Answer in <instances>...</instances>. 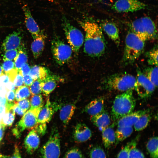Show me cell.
<instances>
[{"instance_id": "obj_33", "label": "cell", "mask_w": 158, "mask_h": 158, "mask_svg": "<svg viewBox=\"0 0 158 158\" xmlns=\"http://www.w3.org/2000/svg\"><path fill=\"white\" fill-rule=\"evenodd\" d=\"M31 95L29 87L25 85H22L15 90V99L16 101H18L27 99L30 97Z\"/></svg>"}, {"instance_id": "obj_11", "label": "cell", "mask_w": 158, "mask_h": 158, "mask_svg": "<svg viewBox=\"0 0 158 158\" xmlns=\"http://www.w3.org/2000/svg\"><path fill=\"white\" fill-rule=\"evenodd\" d=\"M42 108L29 109L16 124L23 130L25 129H33L38 123V116Z\"/></svg>"}, {"instance_id": "obj_56", "label": "cell", "mask_w": 158, "mask_h": 158, "mask_svg": "<svg viewBox=\"0 0 158 158\" xmlns=\"http://www.w3.org/2000/svg\"><path fill=\"white\" fill-rule=\"evenodd\" d=\"M10 156L4 155H3L0 154V158H10Z\"/></svg>"}, {"instance_id": "obj_50", "label": "cell", "mask_w": 158, "mask_h": 158, "mask_svg": "<svg viewBox=\"0 0 158 158\" xmlns=\"http://www.w3.org/2000/svg\"><path fill=\"white\" fill-rule=\"evenodd\" d=\"M23 131V130L22 129L16 124L15 127L12 130L13 135L17 138H19L20 137Z\"/></svg>"}, {"instance_id": "obj_43", "label": "cell", "mask_w": 158, "mask_h": 158, "mask_svg": "<svg viewBox=\"0 0 158 158\" xmlns=\"http://www.w3.org/2000/svg\"><path fill=\"white\" fill-rule=\"evenodd\" d=\"M15 104L20 107L25 112L30 107V101L27 99L16 101Z\"/></svg>"}, {"instance_id": "obj_4", "label": "cell", "mask_w": 158, "mask_h": 158, "mask_svg": "<svg viewBox=\"0 0 158 158\" xmlns=\"http://www.w3.org/2000/svg\"><path fill=\"white\" fill-rule=\"evenodd\" d=\"M136 78L126 73L114 74L105 78L102 83L104 89L125 92L134 89Z\"/></svg>"}, {"instance_id": "obj_25", "label": "cell", "mask_w": 158, "mask_h": 158, "mask_svg": "<svg viewBox=\"0 0 158 158\" xmlns=\"http://www.w3.org/2000/svg\"><path fill=\"white\" fill-rule=\"evenodd\" d=\"M50 74L49 70L44 67L35 65L31 69L29 75L33 79L42 80Z\"/></svg>"}, {"instance_id": "obj_49", "label": "cell", "mask_w": 158, "mask_h": 158, "mask_svg": "<svg viewBox=\"0 0 158 158\" xmlns=\"http://www.w3.org/2000/svg\"><path fill=\"white\" fill-rule=\"evenodd\" d=\"M23 84L28 87H30L35 81L29 74L23 76Z\"/></svg>"}, {"instance_id": "obj_58", "label": "cell", "mask_w": 158, "mask_h": 158, "mask_svg": "<svg viewBox=\"0 0 158 158\" xmlns=\"http://www.w3.org/2000/svg\"><path fill=\"white\" fill-rule=\"evenodd\" d=\"M2 27H3L0 25V28H1Z\"/></svg>"}, {"instance_id": "obj_35", "label": "cell", "mask_w": 158, "mask_h": 158, "mask_svg": "<svg viewBox=\"0 0 158 158\" xmlns=\"http://www.w3.org/2000/svg\"><path fill=\"white\" fill-rule=\"evenodd\" d=\"M147 61L149 65L158 66V49L157 46H155L147 54Z\"/></svg>"}, {"instance_id": "obj_30", "label": "cell", "mask_w": 158, "mask_h": 158, "mask_svg": "<svg viewBox=\"0 0 158 158\" xmlns=\"http://www.w3.org/2000/svg\"><path fill=\"white\" fill-rule=\"evenodd\" d=\"M149 113L141 116L134 124V128L135 130H142L147 126L152 118L151 115Z\"/></svg>"}, {"instance_id": "obj_28", "label": "cell", "mask_w": 158, "mask_h": 158, "mask_svg": "<svg viewBox=\"0 0 158 158\" xmlns=\"http://www.w3.org/2000/svg\"><path fill=\"white\" fill-rule=\"evenodd\" d=\"M158 138L153 137L147 142L146 149L151 158H158Z\"/></svg>"}, {"instance_id": "obj_52", "label": "cell", "mask_w": 158, "mask_h": 158, "mask_svg": "<svg viewBox=\"0 0 158 158\" xmlns=\"http://www.w3.org/2000/svg\"><path fill=\"white\" fill-rule=\"evenodd\" d=\"M10 158H22L17 145H15L14 153L12 156Z\"/></svg>"}, {"instance_id": "obj_27", "label": "cell", "mask_w": 158, "mask_h": 158, "mask_svg": "<svg viewBox=\"0 0 158 158\" xmlns=\"http://www.w3.org/2000/svg\"><path fill=\"white\" fill-rule=\"evenodd\" d=\"M133 131L132 127L123 126L118 127L115 131V144H118L129 137Z\"/></svg>"}, {"instance_id": "obj_26", "label": "cell", "mask_w": 158, "mask_h": 158, "mask_svg": "<svg viewBox=\"0 0 158 158\" xmlns=\"http://www.w3.org/2000/svg\"><path fill=\"white\" fill-rule=\"evenodd\" d=\"M132 31L142 40H147L143 25L140 18L133 21L131 25Z\"/></svg>"}, {"instance_id": "obj_15", "label": "cell", "mask_w": 158, "mask_h": 158, "mask_svg": "<svg viewBox=\"0 0 158 158\" xmlns=\"http://www.w3.org/2000/svg\"><path fill=\"white\" fill-rule=\"evenodd\" d=\"M63 80L59 76L50 74L42 80L41 85L43 94L47 96L55 88L58 83L61 82Z\"/></svg>"}, {"instance_id": "obj_9", "label": "cell", "mask_w": 158, "mask_h": 158, "mask_svg": "<svg viewBox=\"0 0 158 158\" xmlns=\"http://www.w3.org/2000/svg\"><path fill=\"white\" fill-rule=\"evenodd\" d=\"M147 6L146 4L138 0H117L112 8L118 12H129L144 9Z\"/></svg>"}, {"instance_id": "obj_40", "label": "cell", "mask_w": 158, "mask_h": 158, "mask_svg": "<svg viewBox=\"0 0 158 158\" xmlns=\"http://www.w3.org/2000/svg\"><path fill=\"white\" fill-rule=\"evenodd\" d=\"M4 52L3 57L4 61L14 60L18 53V51L17 49L8 50Z\"/></svg>"}, {"instance_id": "obj_39", "label": "cell", "mask_w": 158, "mask_h": 158, "mask_svg": "<svg viewBox=\"0 0 158 158\" xmlns=\"http://www.w3.org/2000/svg\"><path fill=\"white\" fill-rule=\"evenodd\" d=\"M41 80L37 79L34 81L32 85L29 87L30 92L32 95L39 94L42 92L41 85Z\"/></svg>"}, {"instance_id": "obj_13", "label": "cell", "mask_w": 158, "mask_h": 158, "mask_svg": "<svg viewBox=\"0 0 158 158\" xmlns=\"http://www.w3.org/2000/svg\"><path fill=\"white\" fill-rule=\"evenodd\" d=\"M147 109L132 112L120 118L116 122L117 127H132L138 119L142 115L149 112Z\"/></svg>"}, {"instance_id": "obj_32", "label": "cell", "mask_w": 158, "mask_h": 158, "mask_svg": "<svg viewBox=\"0 0 158 158\" xmlns=\"http://www.w3.org/2000/svg\"><path fill=\"white\" fill-rule=\"evenodd\" d=\"M143 73L153 84L156 87L158 86L157 66L148 67L145 70Z\"/></svg>"}, {"instance_id": "obj_23", "label": "cell", "mask_w": 158, "mask_h": 158, "mask_svg": "<svg viewBox=\"0 0 158 158\" xmlns=\"http://www.w3.org/2000/svg\"><path fill=\"white\" fill-rule=\"evenodd\" d=\"M46 36L43 32L34 39L31 45V49L34 57L38 58L43 51Z\"/></svg>"}, {"instance_id": "obj_1", "label": "cell", "mask_w": 158, "mask_h": 158, "mask_svg": "<svg viewBox=\"0 0 158 158\" xmlns=\"http://www.w3.org/2000/svg\"><path fill=\"white\" fill-rule=\"evenodd\" d=\"M80 25L85 33L84 51L91 57H98L104 54L106 47L102 29L97 23L89 21H81Z\"/></svg>"}, {"instance_id": "obj_24", "label": "cell", "mask_w": 158, "mask_h": 158, "mask_svg": "<svg viewBox=\"0 0 158 158\" xmlns=\"http://www.w3.org/2000/svg\"><path fill=\"white\" fill-rule=\"evenodd\" d=\"M103 29L109 37L116 45L120 43L119 32L117 26L114 23L108 22L102 25Z\"/></svg>"}, {"instance_id": "obj_34", "label": "cell", "mask_w": 158, "mask_h": 158, "mask_svg": "<svg viewBox=\"0 0 158 158\" xmlns=\"http://www.w3.org/2000/svg\"><path fill=\"white\" fill-rule=\"evenodd\" d=\"M30 107L29 109L42 108L44 106L42 95L39 94L32 95L30 98Z\"/></svg>"}, {"instance_id": "obj_7", "label": "cell", "mask_w": 158, "mask_h": 158, "mask_svg": "<svg viewBox=\"0 0 158 158\" xmlns=\"http://www.w3.org/2000/svg\"><path fill=\"white\" fill-rule=\"evenodd\" d=\"M51 50L54 59L60 65H63L69 61L73 52L69 45L57 37H54L52 40Z\"/></svg>"}, {"instance_id": "obj_36", "label": "cell", "mask_w": 158, "mask_h": 158, "mask_svg": "<svg viewBox=\"0 0 158 158\" xmlns=\"http://www.w3.org/2000/svg\"><path fill=\"white\" fill-rule=\"evenodd\" d=\"M15 118V113L12 111L5 113L0 121L1 123L6 127L11 126L14 122Z\"/></svg>"}, {"instance_id": "obj_45", "label": "cell", "mask_w": 158, "mask_h": 158, "mask_svg": "<svg viewBox=\"0 0 158 158\" xmlns=\"http://www.w3.org/2000/svg\"><path fill=\"white\" fill-rule=\"evenodd\" d=\"M15 90H9L6 92L5 95L6 102L11 103L15 102Z\"/></svg>"}, {"instance_id": "obj_57", "label": "cell", "mask_w": 158, "mask_h": 158, "mask_svg": "<svg viewBox=\"0 0 158 158\" xmlns=\"http://www.w3.org/2000/svg\"><path fill=\"white\" fill-rule=\"evenodd\" d=\"M3 73L2 66H0V75Z\"/></svg>"}, {"instance_id": "obj_29", "label": "cell", "mask_w": 158, "mask_h": 158, "mask_svg": "<svg viewBox=\"0 0 158 158\" xmlns=\"http://www.w3.org/2000/svg\"><path fill=\"white\" fill-rule=\"evenodd\" d=\"M140 137V135H138L134 139L127 143L118 153L116 158H128L130 149L133 147L137 146Z\"/></svg>"}, {"instance_id": "obj_17", "label": "cell", "mask_w": 158, "mask_h": 158, "mask_svg": "<svg viewBox=\"0 0 158 158\" xmlns=\"http://www.w3.org/2000/svg\"><path fill=\"white\" fill-rule=\"evenodd\" d=\"M40 143L39 135L34 129H32L24 140V145L27 153L32 154L38 148Z\"/></svg>"}, {"instance_id": "obj_5", "label": "cell", "mask_w": 158, "mask_h": 158, "mask_svg": "<svg viewBox=\"0 0 158 158\" xmlns=\"http://www.w3.org/2000/svg\"><path fill=\"white\" fill-rule=\"evenodd\" d=\"M62 25L64 33L73 51L78 55L84 42V37L82 32L73 25L65 17L62 18Z\"/></svg>"}, {"instance_id": "obj_14", "label": "cell", "mask_w": 158, "mask_h": 158, "mask_svg": "<svg viewBox=\"0 0 158 158\" xmlns=\"http://www.w3.org/2000/svg\"><path fill=\"white\" fill-rule=\"evenodd\" d=\"M22 35L20 32L15 31L6 37L3 41L1 50L4 51L20 47Z\"/></svg>"}, {"instance_id": "obj_18", "label": "cell", "mask_w": 158, "mask_h": 158, "mask_svg": "<svg viewBox=\"0 0 158 158\" xmlns=\"http://www.w3.org/2000/svg\"><path fill=\"white\" fill-rule=\"evenodd\" d=\"M104 99L100 97L92 100L84 108V112L91 116L98 114L104 111Z\"/></svg>"}, {"instance_id": "obj_42", "label": "cell", "mask_w": 158, "mask_h": 158, "mask_svg": "<svg viewBox=\"0 0 158 158\" xmlns=\"http://www.w3.org/2000/svg\"><path fill=\"white\" fill-rule=\"evenodd\" d=\"M1 66L4 73H6L15 68L14 62L11 60L4 61Z\"/></svg>"}, {"instance_id": "obj_6", "label": "cell", "mask_w": 158, "mask_h": 158, "mask_svg": "<svg viewBox=\"0 0 158 158\" xmlns=\"http://www.w3.org/2000/svg\"><path fill=\"white\" fill-rule=\"evenodd\" d=\"M60 138L57 128L52 129L47 141L40 150L41 158H59L61 150Z\"/></svg>"}, {"instance_id": "obj_51", "label": "cell", "mask_w": 158, "mask_h": 158, "mask_svg": "<svg viewBox=\"0 0 158 158\" xmlns=\"http://www.w3.org/2000/svg\"><path fill=\"white\" fill-rule=\"evenodd\" d=\"M15 114L21 116L23 115L25 113L20 107L16 104L12 107L11 110Z\"/></svg>"}, {"instance_id": "obj_55", "label": "cell", "mask_w": 158, "mask_h": 158, "mask_svg": "<svg viewBox=\"0 0 158 158\" xmlns=\"http://www.w3.org/2000/svg\"><path fill=\"white\" fill-rule=\"evenodd\" d=\"M5 91L6 92L5 86L0 84V93L3 92Z\"/></svg>"}, {"instance_id": "obj_38", "label": "cell", "mask_w": 158, "mask_h": 158, "mask_svg": "<svg viewBox=\"0 0 158 158\" xmlns=\"http://www.w3.org/2000/svg\"><path fill=\"white\" fill-rule=\"evenodd\" d=\"M83 154L78 147L71 148L68 150L63 158H83Z\"/></svg>"}, {"instance_id": "obj_46", "label": "cell", "mask_w": 158, "mask_h": 158, "mask_svg": "<svg viewBox=\"0 0 158 158\" xmlns=\"http://www.w3.org/2000/svg\"><path fill=\"white\" fill-rule=\"evenodd\" d=\"M16 87H19L23 84V78L22 75L19 72L15 77L13 81Z\"/></svg>"}, {"instance_id": "obj_10", "label": "cell", "mask_w": 158, "mask_h": 158, "mask_svg": "<svg viewBox=\"0 0 158 158\" xmlns=\"http://www.w3.org/2000/svg\"><path fill=\"white\" fill-rule=\"evenodd\" d=\"M61 107L57 103L51 102L48 97L46 104L42 108L39 114L38 123H47L49 122L54 113Z\"/></svg>"}, {"instance_id": "obj_22", "label": "cell", "mask_w": 158, "mask_h": 158, "mask_svg": "<svg viewBox=\"0 0 158 158\" xmlns=\"http://www.w3.org/2000/svg\"><path fill=\"white\" fill-rule=\"evenodd\" d=\"M76 108L74 103L67 104L60 108L59 117L65 126L68 123L73 115Z\"/></svg>"}, {"instance_id": "obj_37", "label": "cell", "mask_w": 158, "mask_h": 158, "mask_svg": "<svg viewBox=\"0 0 158 158\" xmlns=\"http://www.w3.org/2000/svg\"><path fill=\"white\" fill-rule=\"evenodd\" d=\"M90 158H106V154L100 147L96 146L93 147L89 152Z\"/></svg>"}, {"instance_id": "obj_54", "label": "cell", "mask_w": 158, "mask_h": 158, "mask_svg": "<svg viewBox=\"0 0 158 158\" xmlns=\"http://www.w3.org/2000/svg\"><path fill=\"white\" fill-rule=\"evenodd\" d=\"M6 127L0 123V142L2 139Z\"/></svg>"}, {"instance_id": "obj_44", "label": "cell", "mask_w": 158, "mask_h": 158, "mask_svg": "<svg viewBox=\"0 0 158 158\" xmlns=\"http://www.w3.org/2000/svg\"><path fill=\"white\" fill-rule=\"evenodd\" d=\"M47 127L46 123H38L33 129H34L38 135L42 136L46 133Z\"/></svg>"}, {"instance_id": "obj_47", "label": "cell", "mask_w": 158, "mask_h": 158, "mask_svg": "<svg viewBox=\"0 0 158 158\" xmlns=\"http://www.w3.org/2000/svg\"><path fill=\"white\" fill-rule=\"evenodd\" d=\"M30 68L28 64L26 63L23 65L18 72L23 76L29 74Z\"/></svg>"}, {"instance_id": "obj_48", "label": "cell", "mask_w": 158, "mask_h": 158, "mask_svg": "<svg viewBox=\"0 0 158 158\" xmlns=\"http://www.w3.org/2000/svg\"><path fill=\"white\" fill-rule=\"evenodd\" d=\"M10 81V79L7 74L3 73L0 75V84L5 86Z\"/></svg>"}, {"instance_id": "obj_19", "label": "cell", "mask_w": 158, "mask_h": 158, "mask_svg": "<svg viewBox=\"0 0 158 158\" xmlns=\"http://www.w3.org/2000/svg\"><path fill=\"white\" fill-rule=\"evenodd\" d=\"M90 120L95 125L102 130L109 126L111 122L109 115L104 111L96 115L91 116Z\"/></svg>"}, {"instance_id": "obj_20", "label": "cell", "mask_w": 158, "mask_h": 158, "mask_svg": "<svg viewBox=\"0 0 158 158\" xmlns=\"http://www.w3.org/2000/svg\"><path fill=\"white\" fill-rule=\"evenodd\" d=\"M143 25L147 40H154L157 38V31L153 21L149 17L140 18Z\"/></svg>"}, {"instance_id": "obj_2", "label": "cell", "mask_w": 158, "mask_h": 158, "mask_svg": "<svg viewBox=\"0 0 158 158\" xmlns=\"http://www.w3.org/2000/svg\"><path fill=\"white\" fill-rule=\"evenodd\" d=\"M136 100L133 90H129L117 95L111 108L112 118L114 122L133 111L136 105Z\"/></svg>"}, {"instance_id": "obj_21", "label": "cell", "mask_w": 158, "mask_h": 158, "mask_svg": "<svg viewBox=\"0 0 158 158\" xmlns=\"http://www.w3.org/2000/svg\"><path fill=\"white\" fill-rule=\"evenodd\" d=\"M114 125L113 124L102 130V141L106 148L109 149L116 142L115 131L113 128Z\"/></svg>"}, {"instance_id": "obj_41", "label": "cell", "mask_w": 158, "mask_h": 158, "mask_svg": "<svg viewBox=\"0 0 158 158\" xmlns=\"http://www.w3.org/2000/svg\"><path fill=\"white\" fill-rule=\"evenodd\" d=\"M135 146L130 150L128 154V158H145L143 153Z\"/></svg>"}, {"instance_id": "obj_53", "label": "cell", "mask_w": 158, "mask_h": 158, "mask_svg": "<svg viewBox=\"0 0 158 158\" xmlns=\"http://www.w3.org/2000/svg\"><path fill=\"white\" fill-rule=\"evenodd\" d=\"M5 87L6 91L11 90H15V86L13 83L11 81H10L6 84Z\"/></svg>"}, {"instance_id": "obj_3", "label": "cell", "mask_w": 158, "mask_h": 158, "mask_svg": "<svg viewBox=\"0 0 158 158\" xmlns=\"http://www.w3.org/2000/svg\"><path fill=\"white\" fill-rule=\"evenodd\" d=\"M145 42L139 38L132 31L126 36L125 45L122 62L125 65L134 63L143 53Z\"/></svg>"}, {"instance_id": "obj_12", "label": "cell", "mask_w": 158, "mask_h": 158, "mask_svg": "<svg viewBox=\"0 0 158 158\" xmlns=\"http://www.w3.org/2000/svg\"><path fill=\"white\" fill-rule=\"evenodd\" d=\"M22 9L26 26L34 39L43 32L40 30L27 5H24L22 7Z\"/></svg>"}, {"instance_id": "obj_8", "label": "cell", "mask_w": 158, "mask_h": 158, "mask_svg": "<svg viewBox=\"0 0 158 158\" xmlns=\"http://www.w3.org/2000/svg\"><path fill=\"white\" fill-rule=\"evenodd\" d=\"M137 77L134 89L141 98L146 99L151 96L156 87L139 68L137 69Z\"/></svg>"}, {"instance_id": "obj_31", "label": "cell", "mask_w": 158, "mask_h": 158, "mask_svg": "<svg viewBox=\"0 0 158 158\" xmlns=\"http://www.w3.org/2000/svg\"><path fill=\"white\" fill-rule=\"evenodd\" d=\"M28 60L26 51L21 48L18 51L17 56L14 60L15 67L18 72L23 65L26 63Z\"/></svg>"}, {"instance_id": "obj_16", "label": "cell", "mask_w": 158, "mask_h": 158, "mask_svg": "<svg viewBox=\"0 0 158 158\" xmlns=\"http://www.w3.org/2000/svg\"><path fill=\"white\" fill-rule=\"evenodd\" d=\"M91 136V131L86 124L80 123L76 125L73 135V138L75 142H84L88 140Z\"/></svg>"}]
</instances>
